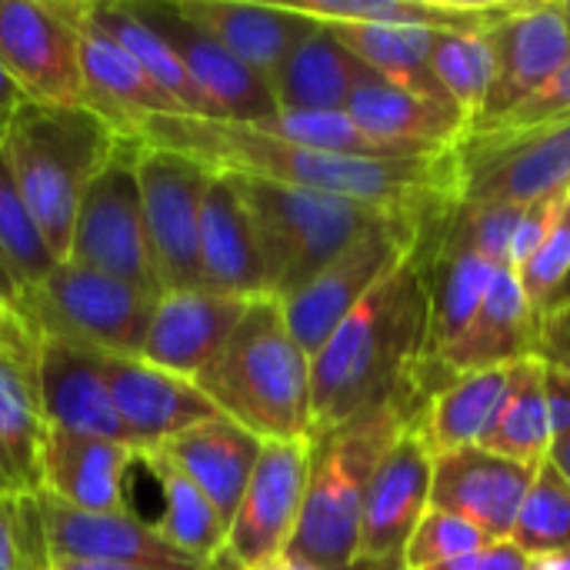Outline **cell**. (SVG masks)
<instances>
[{"instance_id": "3957f363", "label": "cell", "mask_w": 570, "mask_h": 570, "mask_svg": "<svg viewBox=\"0 0 570 570\" xmlns=\"http://www.w3.org/2000/svg\"><path fill=\"white\" fill-rule=\"evenodd\" d=\"M424 394L417 377L341 428L311 438V474L291 554L317 570H354L361 511L371 478L394 441L414 424Z\"/></svg>"}, {"instance_id": "ee69618b", "label": "cell", "mask_w": 570, "mask_h": 570, "mask_svg": "<svg viewBox=\"0 0 570 570\" xmlns=\"http://www.w3.org/2000/svg\"><path fill=\"white\" fill-rule=\"evenodd\" d=\"M518 281L524 287V297L538 321L568 297L570 284V207L564 210L554 234L541 244V250L518 271Z\"/></svg>"}, {"instance_id": "681fc988", "label": "cell", "mask_w": 570, "mask_h": 570, "mask_svg": "<svg viewBox=\"0 0 570 570\" xmlns=\"http://www.w3.org/2000/svg\"><path fill=\"white\" fill-rule=\"evenodd\" d=\"M544 391H548V407H551V431L558 441L570 434V371L544 364Z\"/></svg>"}, {"instance_id": "5bb4252c", "label": "cell", "mask_w": 570, "mask_h": 570, "mask_svg": "<svg viewBox=\"0 0 570 570\" xmlns=\"http://www.w3.org/2000/svg\"><path fill=\"white\" fill-rule=\"evenodd\" d=\"M130 10L150 23L177 53L187 77L210 107V117L230 124H261L277 114L267 80L220 47L204 27H197L177 0H127Z\"/></svg>"}, {"instance_id": "4316f807", "label": "cell", "mask_w": 570, "mask_h": 570, "mask_svg": "<svg viewBox=\"0 0 570 570\" xmlns=\"http://www.w3.org/2000/svg\"><path fill=\"white\" fill-rule=\"evenodd\" d=\"M33 337L0 344V491H40V448L47 421L37 391Z\"/></svg>"}, {"instance_id": "f6af8a7d", "label": "cell", "mask_w": 570, "mask_h": 570, "mask_svg": "<svg viewBox=\"0 0 570 570\" xmlns=\"http://www.w3.org/2000/svg\"><path fill=\"white\" fill-rule=\"evenodd\" d=\"M568 207L570 187L568 190H558V194H548V197H538V200L524 204L521 224H518L514 240H511V271L514 274L541 250V244L554 234V227L561 224V217H564Z\"/></svg>"}, {"instance_id": "11a10c76", "label": "cell", "mask_w": 570, "mask_h": 570, "mask_svg": "<svg viewBox=\"0 0 570 570\" xmlns=\"http://www.w3.org/2000/svg\"><path fill=\"white\" fill-rule=\"evenodd\" d=\"M558 471H561V478L570 484V434L564 438H558L554 441V448H551V458H548Z\"/></svg>"}, {"instance_id": "f907efd6", "label": "cell", "mask_w": 570, "mask_h": 570, "mask_svg": "<svg viewBox=\"0 0 570 570\" xmlns=\"http://www.w3.org/2000/svg\"><path fill=\"white\" fill-rule=\"evenodd\" d=\"M47 570H204L194 561H53Z\"/></svg>"}, {"instance_id": "816d5d0a", "label": "cell", "mask_w": 570, "mask_h": 570, "mask_svg": "<svg viewBox=\"0 0 570 570\" xmlns=\"http://www.w3.org/2000/svg\"><path fill=\"white\" fill-rule=\"evenodd\" d=\"M27 100H23V94L17 90V83L7 77V70L0 67V134L7 130V124L13 120V114L23 107Z\"/></svg>"}, {"instance_id": "44dd1931", "label": "cell", "mask_w": 570, "mask_h": 570, "mask_svg": "<svg viewBox=\"0 0 570 570\" xmlns=\"http://www.w3.org/2000/svg\"><path fill=\"white\" fill-rule=\"evenodd\" d=\"M250 301L207 287L170 291L157 297L140 361L180 377H197L227 344Z\"/></svg>"}, {"instance_id": "e575fe53", "label": "cell", "mask_w": 570, "mask_h": 570, "mask_svg": "<svg viewBox=\"0 0 570 570\" xmlns=\"http://www.w3.org/2000/svg\"><path fill=\"white\" fill-rule=\"evenodd\" d=\"M327 27L387 83L428 97L434 104L454 107L431 67V50L438 33L407 30V27H374V23H327Z\"/></svg>"}, {"instance_id": "f5cc1de1", "label": "cell", "mask_w": 570, "mask_h": 570, "mask_svg": "<svg viewBox=\"0 0 570 570\" xmlns=\"http://www.w3.org/2000/svg\"><path fill=\"white\" fill-rule=\"evenodd\" d=\"M17 341H30V331L20 324V317L0 304V344H17Z\"/></svg>"}, {"instance_id": "9f6ffc18", "label": "cell", "mask_w": 570, "mask_h": 570, "mask_svg": "<svg viewBox=\"0 0 570 570\" xmlns=\"http://www.w3.org/2000/svg\"><path fill=\"white\" fill-rule=\"evenodd\" d=\"M257 570H317L314 564H307L304 558H297V554H291V551H284V554H277L274 561H267V564H261Z\"/></svg>"}, {"instance_id": "8fae6325", "label": "cell", "mask_w": 570, "mask_h": 570, "mask_svg": "<svg viewBox=\"0 0 570 570\" xmlns=\"http://www.w3.org/2000/svg\"><path fill=\"white\" fill-rule=\"evenodd\" d=\"M458 157L461 204H531L570 187V117L531 130L471 134Z\"/></svg>"}, {"instance_id": "6f0895ef", "label": "cell", "mask_w": 570, "mask_h": 570, "mask_svg": "<svg viewBox=\"0 0 570 570\" xmlns=\"http://www.w3.org/2000/svg\"><path fill=\"white\" fill-rule=\"evenodd\" d=\"M531 570H570V551L551 554V558H534Z\"/></svg>"}, {"instance_id": "74e56055", "label": "cell", "mask_w": 570, "mask_h": 570, "mask_svg": "<svg viewBox=\"0 0 570 570\" xmlns=\"http://www.w3.org/2000/svg\"><path fill=\"white\" fill-rule=\"evenodd\" d=\"M431 67L451 104L471 120V130L484 110L494 83V53L484 33H438Z\"/></svg>"}, {"instance_id": "4fadbf2b", "label": "cell", "mask_w": 570, "mask_h": 570, "mask_svg": "<svg viewBox=\"0 0 570 570\" xmlns=\"http://www.w3.org/2000/svg\"><path fill=\"white\" fill-rule=\"evenodd\" d=\"M140 200L150 267L160 294L200 287L197 274V234H200V204L214 177L204 164L140 144L137 157Z\"/></svg>"}, {"instance_id": "d4e9b609", "label": "cell", "mask_w": 570, "mask_h": 570, "mask_svg": "<svg viewBox=\"0 0 570 570\" xmlns=\"http://www.w3.org/2000/svg\"><path fill=\"white\" fill-rule=\"evenodd\" d=\"M344 110L364 134L407 154L458 150L471 137V120L458 107L401 90L384 77H371L367 83H361Z\"/></svg>"}, {"instance_id": "d6986e66", "label": "cell", "mask_w": 570, "mask_h": 570, "mask_svg": "<svg viewBox=\"0 0 570 570\" xmlns=\"http://www.w3.org/2000/svg\"><path fill=\"white\" fill-rule=\"evenodd\" d=\"M538 468L508 461L484 448L434 458L431 508L478 524L491 541H508Z\"/></svg>"}, {"instance_id": "bcb514c9", "label": "cell", "mask_w": 570, "mask_h": 570, "mask_svg": "<svg viewBox=\"0 0 570 570\" xmlns=\"http://www.w3.org/2000/svg\"><path fill=\"white\" fill-rule=\"evenodd\" d=\"M564 117H570V57L538 94H531L521 107H514L491 130H531V127H544V124H554ZM491 130H484V134H491Z\"/></svg>"}, {"instance_id": "8992f818", "label": "cell", "mask_w": 570, "mask_h": 570, "mask_svg": "<svg viewBox=\"0 0 570 570\" xmlns=\"http://www.w3.org/2000/svg\"><path fill=\"white\" fill-rule=\"evenodd\" d=\"M234 180L254 227L267 297L274 301L294 297L307 281H314L337 254H344L374 224L394 220L374 207L344 197L284 187L271 180H250V177H234Z\"/></svg>"}, {"instance_id": "7402d4cb", "label": "cell", "mask_w": 570, "mask_h": 570, "mask_svg": "<svg viewBox=\"0 0 570 570\" xmlns=\"http://www.w3.org/2000/svg\"><path fill=\"white\" fill-rule=\"evenodd\" d=\"M144 451L104 438H87L47 428L40 448V491L70 508L94 514H120L127 508V471L140 464Z\"/></svg>"}, {"instance_id": "b9f144b4", "label": "cell", "mask_w": 570, "mask_h": 570, "mask_svg": "<svg viewBox=\"0 0 570 570\" xmlns=\"http://www.w3.org/2000/svg\"><path fill=\"white\" fill-rule=\"evenodd\" d=\"M484 544H491V538L478 524H471L451 511L428 508V514L421 518V524L414 528V534L407 541L404 570H434L481 551Z\"/></svg>"}, {"instance_id": "6da1fadb", "label": "cell", "mask_w": 570, "mask_h": 570, "mask_svg": "<svg viewBox=\"0 0 570 570\" xmlns=\"http://www.w3.org/2000/svg\"><path fill=\"white\" fill-rule=\"evenodd\" d=\"M134 137L147 147L184 154L214 174L271 180L374 207L417 227L421 237L434 234L461 204L458 150L424 157H347L287 144L250 124L184 114L147 117L137 124Z\"/></svg>"}, {"instance_id": "ab89813d", "label": "cell", "mask_w": 570, "mask_h": 570, "mask_svg": "<svg viewBox=\"0 0 570 570\" xmlns=\"http://www.w3.org/2000/svg\"><path fill=\"white\" fill-rule=\"evenodd\" d=\"M508 541L531 561L570 551V484L551 461L538 468Z\"/></svg>"}, {"instance_id": "cb8c5ba5", "label": "cell", "mask_w": 570, "mask_h": 570, "mask_svg": "<svg viewBox=\"0 0 570 570\" xmlns=\"http://www.w3.org/2000/svg\"><path fill=\"white\" fill-rule=\"evenodd\" d=\"M47 558L53 561H190L134 511L94 514L37 494ZM197 564V561H194Z\"/></svg>"}, {"instance_id": "484cf974", "label": "cell", "mask_w": 570, "mask_h": 570, "mask_svg": "<svg viewBox=\"0 0 570 570\" xmlns=\"http://www.w3.org/2000/svg\"><path fill=\"white\" fill-rule=\"evenodd\" d=\"M80 80L83 107L100 114L117 134L134 137L137 124L157 114H174L170 100L150 83L140 63L90 17L80 23Z\"/></svg>"}, {"instance_id": "7dc6e473", "label": "cell", "mask_w": 570, "mask_h": 570, "mask_svg": "<svg viewBox=\"0 0 570 570\" xmlns=\"http://www.w3.org/2000/svg\"><path fill=\"white\" fill-rule=\"evenodd\" d=\"M544 364L570 371V294L538 321V354Z\"/></svg>"}, {"instance_id": "2e32d148", "label": "cell", "mask_w": 570, "mask_h": 570, "mask_svg": "<svg viewBox=\"0 0 570 570\" xmlns=\"http://www.w3.org/2000/svg\"><path fill=\"white\" fill-rule=\"evenodd\" d=\"M484 37L494 53V83L471 134H484L501 124L570 57V27L561 0H524Z\"/></svg>"}, {"instance_id": "db71d44e", "label": "cell", "mask_w": 570, "mask_h": 570, "mask_svg": "<svg viewBox=\"0 0 570 570\" xmlns=\"http://www.w3.org/2000/svg\"><path fill=\"white\" fill-rule=\"evenodd\" d=\"M0 304L10 307L13 314H17V304H20V287H17V281H13V274H10L3 254H0Z\"/></svg>"}, {"instance_id": "ba28073f", "label": "cell", "mask_w": 570, "mask_h": 570, "mask_svg": "<svg viewBox=\"0 0 570 570\" xmlns=\"http://www.w3.org/2000/svg\"><path fill=\"white\" fill-rule=\"evenodd\" d=\"M137 157L140 140L120 137L110 160L87 184L73 217L67 261L160 297L147 250Z\"/></svg>"}, {"instance_id": "8d00e7d4", "label": "cell", "mask_w": 570, "mask_h": 570, "mask_svg": "<svg viewBox=\"0 0 570 570\" xmlns=\"http://www.w3.org/2000/svg\"><path fill=\"white\" fill-rule=\"evenodd\" d=\"M90 17L140 63V70L150 77V83L170 100L174 114H184V117H210L207 100L200 97V90L187 77V70L177 60V53L170 50V43L150 23H144L130 10L127 0L124 3L120 0L90 3Z\"/></svg>"}, {"instance_id": "5b68a950", "label": "cell", "mask_w": 570, "mask_h": 570, "mask_svg": "<svg viewBox=\"0 0 570 570\" xmlns=\"http://www.w3.org/2000/svg\"><path fill=\"white\" fill-rule=\"evenodd\" d=\"M124 134L80 104H23L0 134L10 174L57 264L67 261L70 230L87 184L110 160Z\"/></svg>"}, {"instance_id": "f546056e", "label": "cell", "mask_w": 570, "mask_h": 570, "mask_svg": "<svg viewBox=\"0 0 570 570\" xmlns=\"http://www.w3.org/2000/svg\"><path fill=\"white\" fill-rule=\"evenodd\" d=\"M180 10L204 27L220 47H227L240 63L257 70L264 80L277 73L287 53L311 33L314 20L277 3H244V0H177Z\"/></svg>"}, {"instance_id": "91938a15", "label": "cell", "mask_w": 570, "mask_h": 570, "mask_svg": "<svg viewBox=\"0 0 570 570\" xmlns=\"http://www.w3.org/2000/svg\"><path fill=\"white\" fill-rule=\"evenodd\" d=\"M568 294H570V291H568Z\"/></svg>"}, {"instance_id": "c3c4849f", "label": "cell", "mask_w": 570, "mask_h": 570, "mask_svg": "<svg viewBox=\"0 0 570 570\" xmlns=\"http://www.w3.org/2000/svg\"><path fill=\"white\" fill-rule=\"evenodd\" d=\"M434 570H531V558L521 548H514L511 541H491L481 551Z\"/></svg>"}, {"instance_id": "603a6c76", "label": "cell", "mask_w": 570, "mask_h": 570, "mask_svg": "<svg viewBox=\"0 0 570 570\" xmlns=\"http://www.w3.org/2000/svg\"><path fill=\"white\" fill-rule=\"evenodd\" d=\"M197 274L200 287L257 301L267 297V281L254 240L247 207L230 174H214L200 204L197 234Z\"/></svg>"}, {"instance_id": "f1b7e54d", "label": "cell", "mask_w": 570, "mask_h": 570, "mask_svg": "<svg viewBox=\"0 0 570 570\" xmlns=\"http://www.w3.org/2000/svg\"><path fill=\"white\" fill-rule=\"evenodd\" d=\"M314 23H374L431 33H488L524 0H281Z\"/></svg>"}, {"instance_id": "ffe728a7", "label": "cell", "mask_w": 570, "mask_h": 570, "mask_svg": "<svg viewBox=\"0 0 570 570\" xmlns=\"http://www.w3.org/2000/svg\"><path fill=\"white\" fill-rule=\"evenodd\" d=\"M33 344L37 391L47 428L130 444L110 401L104 354L60 337H33Z\"/></svg>"}, {"instance_id": "680465c9", "label": "cell", "mask_w": 570, "mask_h": 570, "mask_svg": "<svg viewBox=\"0 0 570 570\" xmlns=\"http://www.w3.org/2000/svg\"><path fill=\"white\" fill-rule=\"evenodd\" d=\"M0 3H3V0H0Z\"/></svg>"}, {"instance_id": "d590c367", "label": "cell", "mask_w": 570, "mask_h": 570, "mask_svg": "<svg viewBox=\"0 0 570 570\" xmlns=\"http://www.w3.org/2000/svg\"><path fill=\"white\" fill-rule=\"evenodd\" d=\"M140 464H147V471L157 478L160 501H164V511L154 521V531L177 554L197 564H207L224 544V534H227L224 518L207 501V494L187 474H180L160 451H144Z\"/></svg>"}, {"instance_id": "4dcf8cb0", "label": "cell", "mask_w": 570, "mask_h": 570, "mask_svg": "<svg viewBox=\"0 0 570 570\" xmlns=\"http://www.w3.org/2000/svg\"><path fill=\"white\" fill-rule=\"evenodd\" d=\"M261 448H264V441L254 438L250 431H244L240 424H234L227 417H210V421L177 434L174 441H167L157 451L180 474H187L207 494V501L217 508L224 524H230V518L244 498V488L250 481V471L261 458Z\"/></svg>"}, {"instance_id": "9c48e42d", "label": "cell", "mask_w": 570, "mask_h": 570, "mask_svg": "<svg viewBox=\"0 0 570 570\" xmlns=\"http://www.w3.org/2000/svg\"><path fill=\"white\" fill-rule=\"evenodd\" d=\"M311 474V441H264L220 551L204 570H257L297 534Z\"/></svg>"}, {"instance_id": "f35d334b", "label": "cell", "mask_w": 570, "mask_h": 570, "mask_svg": "<svg viewBox=\"0 0 570 570\" xmlns=\"http://www.w3.org/2000/svg\"><path fill=\"white\" fill-rule=\"evenodd\" d=\"M271 137H281L297 147L324 150V154H347V157H424L391 147L371 134H364L347 110H307V114H274L261 124H250Z\"/></svg>"}, {"instance_id": "ac0fdd59", "label": "cell", "mask_w": 570, "mask_h": 570, "mask_svg": "<svg viewBox=\"0 0 570 570\" xmlns=\"http://www.w3.org/2000/svg\"><path fill=\"white\" fill-rule=\"evenodd\" d=\"M104 377L114 411L137 451H157L177 434L220 417L190 377L154 367L140 357H107Z\"/></svg>"}, {"instance_id": "836d02e7", "label": "cell", "mask_w": 570, "mask_h": 570, "mask_svg": "<svg viewBox=\"0 0 570 570\" xmlns=\"http://www.w3.org/2000/svg\"><path fill=\"white\" fill-rule=\"evenodd\" d=\"M478 448L501 454L508 461H518V464H531V468H541L551 458L554 431H551V407H548L541 357H524L511 364L504 401L498 414L491 417Z\"/></svg>"}, {"instance_id": "d6a6232c", "label": "cell", "mask_w": 570, "mask_h": 570, "mask_svg": "<svg viewBox=\"0 0 570 570\" xmlns=\"http://www.w3.org/2000/svg\"><path fill=\"white\" fill-rule=\"evenodd\" d=\"M508 374L511 367L474 371V374L451 377L428 394V401L414 417V431L421 434V441L434 458L478 448V441L484 438L491 417L504 401Z\"/></svg>"}, {"instance_id": "60d3db41", "label": "cell", "mask_w": 570, "mask_h": 570, "mask_svg": "<svg viewBox=\"0 0 570 570\" xmlns=\"http://www.w3.org/2000/svg\"><path fill=\"white\" fill-rule=\"evenodd\" d=\"M0 254L10 267L20 294L37 287L57 267V257L50 254L37 220L27 210V200L10 174L3 147H0Z\"/></svg>"}, {"instance_id": "52a82bcc", "label": "cell", "mask_w": 570, "mask_h": 570, "mask_svg": "<svg viewBox=\"0 0 570 570\" xmlns=\"http://www.w3.org/2000/svg\"><path fill=\"white\" fill-rule=\"evenodd\" d=\"M157 294L80 264H57L20 294L17 317L30 337H60L107 357H140Z\"/></svg>"}, {"instance_id": "277c9868", "label": "cell", "mask_w": 570, "mask_h": 570, "mask_svg": "<svg viewBox=\"0 0 570 570\" xmlns=\"http://www.w3.org/2000/svg\"><path fill=\"white\" fill-rule=\"evenodd\" d=\"M214 411L261 441H311V357L274 297H257L194 377Z\"/></svg>"}, {"instance_id": "7bdbcfd3", "label": "cell", "mask_w": 570, "mask_h": 570, "mask_svg": "<svg viewBox=\"0 0 570 570\" xmlns=\"http://www.w3.org/2000/svg\"><path fill=\"white\" fill-rule=\"evenodd\" d=\"M47 541L37 494L0 491V570H47Z\"/></svg>"}, {"instance_id": "1f68e13d", "label": "cell", "mask_w": 570, "mask_h": 570, "mask_svg": "<svg viewBox=\"0 0 570 570\" xmlns=\"http://www.w3.org/2000/svg\"><path fill=\"white\" fill-rule=\"evenodd\" d=\"M428 274L431 294V334H428V357L444 354L478 317L498 271L488 257L468 250L464 244L451 240L441 227L417 244Z\"/></svg>"}, {"instance_id": "83f0119b", "label": "cell", "mask_w": 570, "mask_h": 570, "mask_svg": "<svg viewBox=\"0 0 570 570\" xmlns=\"http://www.w3.org/2000/svg\"><path fill=\"white\" fill-rule=\"evenodd\" d=\"M371 77L377 73L327 23H314L267 80V87L274 94L277 114L344 110L351 94Z\"/></svg>"}, {"instance_id": "7a4b0ae2", "label": "cell", "mask_w": 570, "mask_h": 570, "mask_svg": "<svg viewBox=\"0 0 570 570\" xmlns=\"http://www.w3.org/2000/svg\"><path fill=\"white\" fill-rule=\"evenodd\" d=\"M431 294L414 247L311 357V438L411 384L428 357Z\"/></svg>"}, {"instance_id": "e0dca14e", "label": "cell", "mask_w": 570, "mask_h": 570, "mask_svg": "<svg viewBox=\"0 0 570 570\" xmlns=\"http://www.w3.org/2000/svg\"><path fill=\"white\" fill-rule=\"evenodd\" d=\"M534 354H538V314L531 311L518 274L504 267L498 271L471 327L444 354L417 367V391L428 401V394L451 377L491 371V367H511Z\"/></svg>"}, {"instance_id": "30bf717a", "label": "cell", "mask_w": 570, "mask_h": 570, "mask_svg": "<svg viewBox=\"0 0 570 570\" xmlns=\"http://www.w3.org/2000/svg\"><path fill=\"white\" fill-rule=\"evenodd\" d=\"M83 0H3L0 67L30 104H80Z\"/></svg>"}, {"instance_id": "9a60e30c", "label": "cell", "mask_w": 570, "mask_h": 570, "mask_svg": "<svg viewBox=\"0 0 570 570\" xmlns=\"http://www.w3.org/2000/svg\"><path fill=\"white\" fill-rule=\"evenodd\" d=\"M431 471L434 454L411 424L371 478L354 570H404L407 541L431 508Z\"/></svg>"}, {"instance_id": "7c38bea8", "label": "cell", "mask_w": 570, "mask_h": 570, "mask_svg": "<svg viewBox=\"0 0 570 570\" xmlns=\"http://www.w3.org/2000/svg\"><path fill=\"white\" fill-rule=\"evenodd\" d=\"M421 244V230L404 220H381L337 254L294 297L277 301L294 341L314 357L344 317Z\"/></svg>"}]
</instances>
